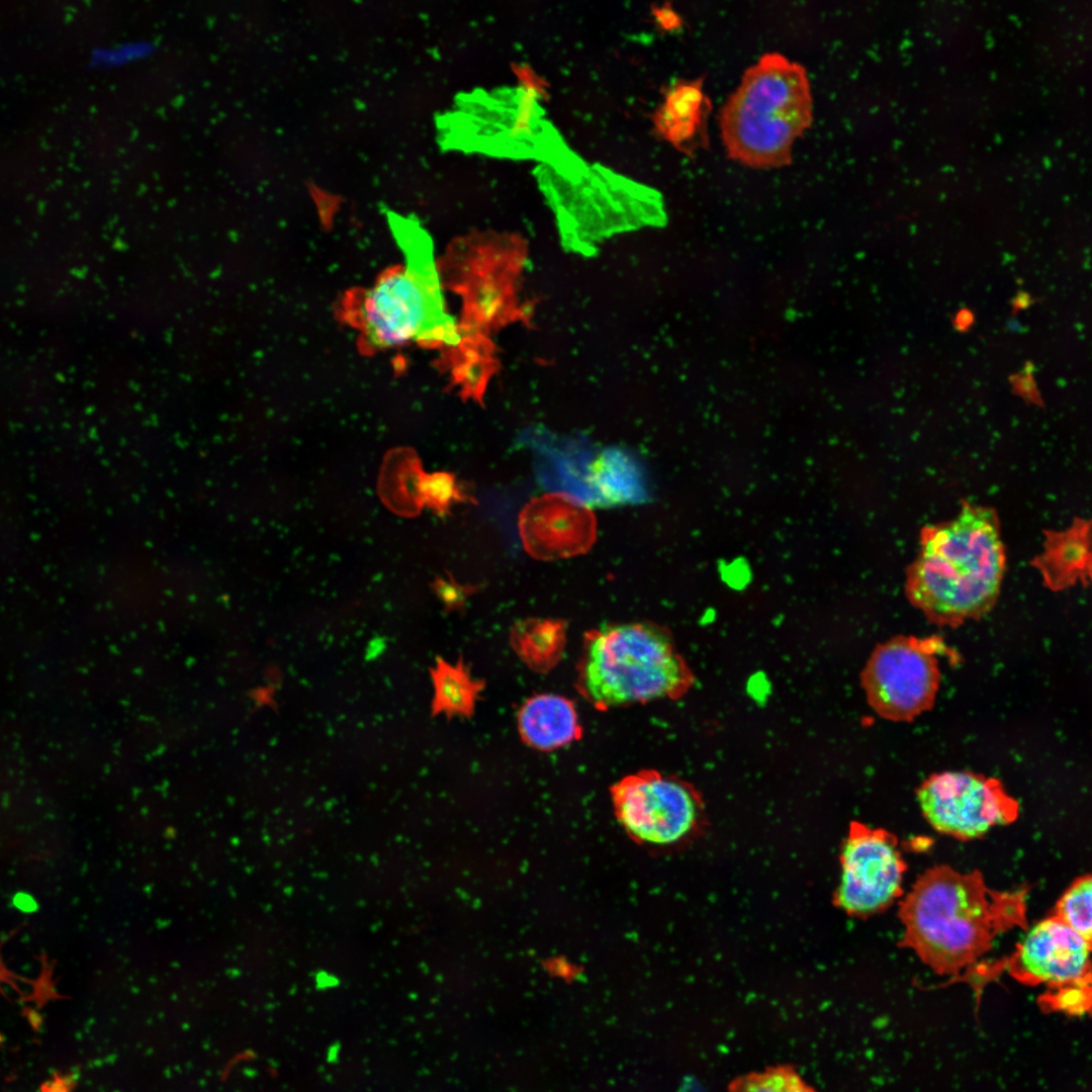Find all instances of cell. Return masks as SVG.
<instances>
[{"mask_svg":"<svg viewBox=\"0 0 1092 1092\" xmlns=\"http://www.w3.org/2000/svg\"><path fill=\"white\" fill-rule=\"evenodd\" d=\"M1024 906L1019 892L990 889L979 871L934 866L900 901L899 944L913 950L934 973L960 979L1000 933L1025 921Z\"/></svg>","mask_w":1092,"mask_h":1092,"instance_id":"6da1fadb","label":"cell"},{"mask_svg":"<svg viewBox=\"0 0 1092 1092\" xmlns=\"http://www.w3.org/2000/svg\"><path fill=\"white\" fill-rule=\"evenodd\" d=\"M1005 567L995 511L964 500L953 519L921 529L905 593L931 623L958 627L994 607Z\"/></svg>","mask_w":1092,"mask_h":1092,"instance_id":"7a4b0ae2","label":"cell"},{"mask_svg":"<svg viewBox=\"0 0 1092 1092\" xmlns=\"http://www.w3.org/2000/svg\"><path fill=\"white\" fill-rule=\"evenodd\" d=\"M387 217L403 265L358 294L350 307L352 322L371 349L457 346L461 336L445 305L431 238L408 218Z\"/></svg>","mask_w":1092,"mask_h":1092,"instance_id":"3957f363","label":"cell"},{"mask_svg":"<svg viewBox=\"0 0 1092 1092\" xmlns=\"http://www.w3.org/2000/svg\"><path fill=\"white\" fill-rule=\"evenodd\" d=\"M812 122V96L806 70L779 53L749 67L720 112L728 156L751 168L791 163L792 149Z\"/></svg>","mask_w":1092,"mask_h":1092,"instance_id":"277c9868","label":"cell"},{"mask_svg":"<svg viewBox=\"0 0 1092 1092\" xmlns=\"http://www.w3.org/2000/svg\"><path fill=\"white\" fill-rule=\"evenodd\" d=\"M586 639L581 686L598 708L673 701L695 685L693 670L663 626L610 624Z\"/></svg>","mask_w":1092,"mask_h":1092,"instance_id":"5b68a950","label":"cell"},{"mask_svg":"<svg viewBox=\"0 0 1092 1092\" xmlns=\"http://www.w3.org/2000/svg\"><path fill=\"white\" fill-rule=\"evenodd\" d=\"M611 796L626 834L648 849H677L696 840L707 826L702 794L677 776L641 769L613 785Z\"/></svg>","mask_w":1092,"mask_h":1092,"instance_id":"8992f818","label":"cell"},{"mask_svg":"<svg viewBox=\"0 0 1092 1092\" xmlns=\"http://www.w3.org/2000/svg\"><path fill=\"white\" fill-rule=\"evenodd\" d=\"M942 638L896 636L878 645L860 673L868 703L881 717L910 722L934 703L940 682Z\"/></svg>","mask_w":1092,"mask_h":1092,"instance_id":"52a82bcc","label":"cell"},{"mask_svg":"<svg viewBox=\"0 0 1092 1092\" xmlns=\"http://www.w3.org/2000/svg\"><path fill=\"white\" fill-rule=\"evenodd\" d=\"M916 798L934 830L963 841L1012 823L1019 812L999 780L970 770L929 776L916 789Z\"/></svg>","mask_w":1092,"mask_h":1092,"instance_id":"ba28073f","label":"cell"},{"mask_svg":"<svg viewBox=\"0 0 1092 1092\" xmlns=\"http://www.w3.org/2000/svg\"><path fill=\"white\" fill-rule=\"evenodd\" d=\"M839 860L841 873L833 905L845 914L867 918L885 911L903 896L907 863L894 833L853 821L842 842Z\"/></svg>","mask_w":1092,"mask_h":1092,"instance_id":"9c48e42d","label":"cell"},{"mask_svg":"<svg viewBox=\"0 0 1092 1092\" xmlns=\"http://www.w3.org/2000/svg\"><path fill=\"white\" fill-rule=\"evenodd\" d=\"M1091 952L1080 935L1053 915L1024 934L1007 964L1008 972L1024 984L1045 985L1039 1002L1043 1007L1066 992L1092 989Z\"/></svg>","mask_w":1092,"mask_h":1092,"instance_id":"30bf717a","label":"cell"},{"mask_svg":"<svg viewBox=\"0 0 1092 1092\" xmlns=\"http://www.w3.org/2000/svg\"><path fill=\"white\" fill-rule=\"evenodd\" d=\"M518 528L526 552L543 561L581 555L596 540L589 506L563 491L528 502L519 514Z\"/></svg>","mask_w":1092,"mask_h":1092,"instance_id":"8fae6325","label":"cell"},{"mask_svg":"<svg viewBox=\"0 0 1092 1092\" xmlns=\"http://www.w3.org/2000/svg\"><path fill=\"white\" fill-rule=\"evenodd\" d=\"M710 110L701 81L678 82L654 113L655 130L679 151L691 153L704 145Z\"/></svg>","mask_w":1092,"mask_h":1092,"instance_id":"7c38bea8","label":"cell"},{"mask_svg":"<svg viewBox=\"0 0 1092 1092\" xmlns=\"http://www.w3.org/2000/svg\"><path fill=\"white\" fill-rule=\"evenodd\" d=\"M519 728L527 743L544 750L571 742L580 731L573 705L555 695L528 700L519 714Z\"/></svg>","mask_w":1092,"mask_h":1092,"instance_id":"4fadbf2b","label":"cell"},{"mask_svg":"<svg viewBox=\"0 0 1092 1092\" xmlns=\"http://www.w3.org/2000/svg\"><path fill=\"white\" fill-rule=\"evenodd\" d=\"M1054 915L1080 935L1092 950V874L1076 879L1068 887Z\"/></svg>","mask_w":1092,"mask_h":1092,"instance_id":"5bb4252c","label":"cell"},{"mask_svg":"<svg viewBox=\"0 0 1092 1092\" xmlns=\"http://www.w3.org/2000/svg\"><path fill=\"white\" fill-rule=\"evenodd\" d=\"M728 1092H818L809 1085L796 1068L789 1064L768 1066L761 1071L736 1076L728 1084Z\"/></svg>","mask_w":1092,"mask_h":1092,"instance_id":"9a60e30c","label":"cell"},{"mask_svg":"<svg viewBox=\"0 0 1092 1092\" xmlns=\"http://www.w3.org/2000/svg\"><path fill=\"white\" fill-rule=\"evenodd\" d=\"M422 504L439 516H446L456 504L475 503V499L458 481L455 474L437 471L423 474L419 484Z\"/></svg>","mask_w":1092,"mask_h":1092,"instance_id":"2e32d148","label":"cell"},{"mask_svg":"<svg viewBox=\"0 0 1092 1092\" xmlns=\"http://www.w3.org/2000/svg\"><path fill=\"white\" fill-rule=\"evenodd\" d=\"M436 703L440 708L452 711H468L472 706L475 687L462 672L447 664L438 667L435 674Z\"/></svg>","mask_w":1092,"mask_h":1092,"instance_id":"e0dca14e","label":"cell"},{"mask_svg":"<svg viewBox=\"0 0 1092 1092\" xmlns=\"http://www.w3.org/2000/svg\"><path fill=\"white\" fill-rule=\"evenodd\" d=\"M153 50V44L139 41L122 44L117 48L96 50L91 57V63L95 66H115L125 62L145 57Z\"/></svg>","mask_w":1092,"mask_h":1092,"instance_id":"ac0fdd59","label":"cell"},{"mask_svg":"<svg viewBox=\"0 0 1092 1092\" xmlns=\"http://www.w3.org/2000/svg\"><path fill=\"white\" fill-rule=\"evenodd\" d=\"M1009 382L1013 392L1027 402L1037 405L1042 403L1040 392L1034 377V365L1031 362H1027L1022 370L1012 374L1009 378Z\"/></svg>","mask_w":1092,"mask_h":1092,"instance_id":"d6986e66","label":"cell"},{"mask_svg":"<svg viewBox=\"0 0 1092 1092\" xmlns=\"http://www.w3.org/2000/svg\"><path fill=\"white\" fill-rule=\"evenodd\" d=\"M434 588L446 604L459 606L468 595L476 589V586L461 585L449 573L448 579L437 578L434 582Z\"/></svg>","mask_w":1092,"mask_h":1092,"instance_id":"ffe728a7","label":"cell"},{"mask_svg":"<svg viewBox=\"0 0 1092 1092\" xmlns=\"http://www.w3.org/2000/svg\"><path fill=\"white\" fill-rule=\"evenodd\" d=\"M973 323H974V314L968 308L960 309L957 312V314L954 316V321H953L954 327L959 331H963V332L969 330L971 328V326L973 325Z\"/></svg>","mask_w":1092,"mask_h":1092,"instance_id":"44dd1931","label":"cell"},{"mask_svg":"<svg viewBox=\"0 0 1092 1092\" xmlns=\"http://www.w3.org/2000/svg\"><path fill=\"white\" fill-rule=\"evenodd\" d=\"M1034 303V299L1031 295L1025 291H1019L1016 296L1011 300V307L1013 314L1028 308Z\"/></svg>","mask_w":1092,"mask_h":1092,"instance_id":"7402d4cb","label":"cell"},{"mask_svg":"<svg viewBox=\"0 0 1092 1092\" xmlns=\"http://www.w3.org/2000/svg\"><path fill=\"white\" fill-rule=\"evenodd\" d=\"M385 642L381 638L372 639L366 647L365 655L368 659L378 657L385 649Z\"/></svg>","mask_w":1092,"mask_h":1092,"instance_id":"603a6c76","label":"cell"},{"mask_svg":"<svg viewBox=\"0 0 1092 1092\" xmlns=\"http://www.w3.org/2000/svg\"><path fill=\"white\" fill-rule=\"evenodd\" d=\"M14 902L15 906L25 912L33 911L36 906L34 900L26 894H19L15 896Z\"/></svg>","mask_w":1092,"mask_h":1092,"instance_id":"cb8c5ba5","label":"cell"}]
</instances>
